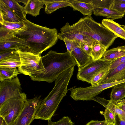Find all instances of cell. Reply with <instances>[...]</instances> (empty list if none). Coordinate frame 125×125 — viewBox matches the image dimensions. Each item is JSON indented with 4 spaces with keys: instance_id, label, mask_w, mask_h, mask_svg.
<instances>
[{
    "instance_id": "obj_1",
    "label": "cell",
    "mask_w": 125,
    "mask_h": 125,
    "mask_svg": "<svg viewBox=\"0 0 125 125\" xmlns=\"http://www.w3.org/2000/svg\"><path fill=\"white\" fill-rule=\"evenodd\" d=\"M23 21V26L12 33L27 42L31 52L41 56L57 42L58 39L56 28L42 26L26 19Z\"/></svg>"
},
{
    "instance_id": "obj_2",
    "label": "cell",
    "mask_w": 125,
    "mask_h": 125,
    "mask_svg": "<svg viewBox=\"0 0 125 125\" xmlns=\"http://www.w3.org/2000/svg\"><path fill=\"white\" fill-rule=\"evenodd\" d=\"M73 71V69L70 68L61 74L56 80L52 90L46 97L41 100L34 119L51 120L61 102L66 95L67 86Z\"/></svg>"
},
{
    "instance_id": "obj_3",
    "label": "cell",
    "mask_w": 125,
    "mask_h": 125,
    "mask_svg": "<svg viewBox=\"0 0 125 125\" xmlns=\"http://www.w3.org/2000/svg\"><path fill=\"white\" fill-rule=\"evenodd\" d=\"M42 59L46 72L44 74L30 77L33 81L52 83L64 71L72 67L77 66L75 60L67 51L59 53L51 50L42 56Z\"/></svg>"
},
{
    "instance_id": "obj_4",
    "label": "cell",
    "mask_w": 125,
    "mask_h": 125,
    "mask_svg": "<svg viewBox=\"0 0 125 125\" xmlns=\"http://www.w3.org/2000/svg\"><path fill=\"white\" fill-rule=\"evenodd\" d=\"M73 25L81 34L99 41L107 50L118 37L91 16L81 18Z\"/></svg>"
},
{
    "instance_id": "obj_5",
    "label": "cell",
    "mask_w": 125,
    "mask_h": 125,
    "mask_svg": "<svg viewBox=\"0 0 125 125\" xmlns=\"http://www.w3.org/2000/svg\"><path fill=\"white\" fill-rule=\"evenodd\" d=\"M17 51L21 61V65L18 68L20 73L30 77L46 72L41 56L29 52Z\"/></svg>"
},
{
    "instance_id": "obj_6",
    "label": "cell",
    "mask_w": 125,
    "mask_h": 125,
    "mask_svg": "<svg viewBox=\"0 0 125 125\" xmlns=\"http://www.w3.org/2000/svg\"><path fill=\"white\" fill-rule=\"evenodd\" d=\"M27 99L24 93L20 96L8 100L0 107V116L4 118L7 125H12L22 111Z\"/></svg>"
},
{
    "instance_id": "obj_7",
    "label": "cell",
    "mask_w": 125,
    "mask_h": 125,
    "mask_svg": "<svg viewBox=\"0 0 125 125\" xmlns=\"http://www.w3.org/2000/svg\"><path fill=\"white\" fill-rule=\"evenodd\" d=\"M111 62L103 58L92 60L78 70L77 78L78 80L90 83L94 76L101 70L110 66Z\"/></svg>"
},
{
    "instance_id": "obj_8",
    "label": "cell",
    "mask_w": 125,
    "mask_h": 125,
    "mask_svg": "<svg viewBox=\"0 0 125 125\" xmlns=\"http://www.w3.org/2000/svg\"><path fill=\"white\" fill-rule=\"evenodd\" d=\"M20 80L17 76L11 80L0 82V107L11 98L23 95Z\"/></svg>"
},
{
    "instance_id": "obj_9",
    "label": "cell",
    "mask_w": 125,
    "mask_h": 125,
    "mask_svg": "<svg viewBox=\"0 0 125 125\" xmlns=\"http://www.w3.org/2000/svg\"><path fill=\"white\" fill-rule=\"evenodd\" d=\"M41 97V96H37L32 99H27L22 111L12 125H30L34 120Z\"/></svg>"
},
{
    "instance_id": "obj_10",
    "label": "cell",
    "mask_w": 125,
    "mask_h": 125,
    "mask_svg": "<svg viewBox=\"0 0 125 125\" xmlns=\"http://www.w3.org/2000/svg\"><path fill=\"white\" fill-rule=\"evenodd\" d=\"M8 50L31 52L27 42L12 33L0 38V52Z\"/></svg>"
},
{
    "instance_id": "obj_11",
    "label": "cell",
    "mask_w": 125,
    "mask_h": 125,
    "mask_svg": "<svg viewBox=\"0 0 125 125\" xmlns=\"http://www.w3.org/2000/svg\"><path fill=\"white\" fill-rule=\"evenodd\" d=\"M61 32L58 33V39L62 40L65 38L74 40L80 44L82 42L92 46L95 40L90 37L81 34L73 25H70L68 22L60 29Z\"/></svg>"
},
{
    "instance_id": "obj_12",
    "label": "cell",
    "mask_w": 125,
    "mask_h": 125,
    "mask_svg": "<svg viewBox=\"0 0 125 125\" xmlns=\"http://www.w3.org/2000/svg\"><path fill=\"white\" fill-rule=\"evenodd\" d=\"M125 79V62L112 70L108 71L103 78L96 85L117 82Z\"/></svg>"
},
{
    "instance_id": "obj_13",
    "label": "cell",
    "mask_w": 125,
    "mask_h": 125,
    "mask_svg": "<svg viewBox=\"0 0 125 125\" xmlns=\"http://www.w3.org/2000/svg\"><path fill=\"white\" fill-rule=\"evenodd\" d=\"M74 10L80 12L84 15L91 16L94 6L91 0H68Z\"/></svg>"
},
{
    "instance_id": "obj_14",
    "label": "cell",
    "mask_w": 125,
    "mask_h": 125,
    "mask_svg": "<svg viewBox=\"0 0 125 125\" xmlns=\"http://www.w3.org/2000/svg\"><path fill=\"white\" fill-rule=\"evenodd\" d=\"M70 53L77 63L78 70L93 60L90 56L84 51L80 46L75 47Z\"/></svg>"
},
{
    "instance_id": "obj_15",
    "label": "cell",
    "mask_w": 125,
    "mask_h": 125,
    "mask_svg": "<svg viewBox=\"0 0 125 125\" xmlns=\"http://www.w3.org/2000/svg\"><path fill=\"white\" fill-rule=\"evenodd\" d=\"M125 83V79L120 81L111 83H99L88 87V94L92 98H94L106 89L113 87L118 84Z\"/></svg>"
},
{
    "instance_id": "obj_16",
    "label": "cell",
    "mask_w": 125,
    "mask_h": 125,
    "mask_svg": "<svg viewBox=\"0 0 125 125\" xmlns=\"http://www.w3.org/2000/svg\"><path fill=\"white\" fill-rule=\"evenodd\" d=\"M45 5V11L50 14L61 8L71 6L68 0H41Z\"/></svg>"
},
{
    "instance_id": "obj_17",
    "label": "cell",
    "mask_w": 125,
    "mask_h": 125,
    "mask_svg": "<svg viewBox=\"0 0 125 125\" xmlns=\"http://www.w3.org/2000/svg\"><path fill=\"white\" fill-rule=\"evenodd\" d=\"M93 13L95 15L103 16L113 20L121 19L125 14L112 8L109 9L95 7H94Z\"/></svg>"
},
{
    "instance_id": "obj_18",
    "label": "cell",
    "mask_w": 125,
    "mask_h": 125,
    "mask_svg": "<svg viewBox=\"0 0 125 125\" xmlns=\"http://www.w3.org/2000/svg\"><path fill=\"white\" fill-rule=\"evenodd\" d=\"M102 24L116 35L118 37L125 40V30L118 23L110 19H104Z\"/></svg>"
},
{
    "instance_id": "obj_19",
    "label": "cell",
    "mask_w": 125,
    "mask_h": 125,
    "mask_svg": "<svg viewBox=\"0 0 125 125\" xmlns=\"http://www.w3.org/2000/svg\"><path fill=\"white\" fill-rule=\"evenodd\" d=\"M44 4L41 0H28L24 7V11L26 14L36 17L39 15L40 10Z\"/></svg>"
},
{
    "instance_id": "obj_20",
    "label": "cell",
    "mask_w": 125,
    "mask_h": 125,
    "mask_svg": "<svg viewBox=\"0 0 125 125\" xmlns=\"http://www.w3.org/2000/svg\"><path fill=\"white\" fill-rule=\"evenodd\" d=\"M0 10L2 12L5 21L13 22H20L23 21L12 12L2 0H0Z\"/></svg>"
},
{
    "instance_id": "obj_21",
    "label": "cell",
    "mask_w": 125,
    "mask_h": 125,
    "mask_svg": "<svg viewBox=\"0 0 125 125\" xmlns=\"http://www.w3.org/2000/svg\"><path fill=\"white\" fill-rule=\"evenodd\" d=\"M21 64L20 56L17 51L12 55L0 61V68H17Z\"/></svg>"
},
{
    "instance_id": "obj_22",
    "label": "cell",
    "mask_w": 125,
    "mask_h": 125,
    "mask_svg": "<svg viewBox=\"0 0 125 125\" xmlns=\"http://www.w3.org/2000/svg\"><path fill=\"white\" fill-rule=\"evenodd\" d=\"M125 56V45L114 48L106 50L103 58L112 62L116 59Z\"/></svg>"
},
{
    "instance_id": "obj_23",
    "label": "cell",
    "mask_w": 125,
    "mask_h": 125,
    "mask_svg": "<svg viewBox=\"0 0 125 125\" xmlns=\"http://www.w3.org/2000/svg\"><path fill=\"white\" fill-rule=\"evenodd\" d=\"M16 15L23 21L26 19V14L24 11V7L21 5L16 0H2Z\"/></svg>"
},
{
    "instance_id": "obj_24",
    "label": "cell",
    "mask_w": 125,
    "mask_h": 125,
    "mask_svg": "<svg viewBox=\"0 0 125 125\" xmlns=\"http://www.w3.org/2000/svg\"><path fill=\"white\" fill-rule=\"evenodd\" d=\"M125 97V83L115 86L112 87L110 94V100L117 103Z\"/></svg>"
},
{
    "instance_id": "obj_25",
    "label": "cell",
    "mask_w": 125,
    "mask_h": 125,
    "mask_svg": "<svg viewBox=\"0 0 125 125\" xmlns=\"http://www.w3.org/2000/svg\"><path fill=\"white\" fill-rule=\"evenodd\" d=\"M107 49L99 41L95 40L92 46L90 55L93 61L102 58Z\"/></svg>"
},
{
    "instance_id": "obj_26",
    "label": "cell",
    "mask_w": 125,
    "mask_h": 125,
    "mask_svg": "<svg viewBox=\"0 0 125 125\" xmlns=\"http://www.w3.org/2000/svg\"><path fill=\"white\" fill-rule=\"evenodd\" d=\"M20 74L17 68H0V82L11 80Z\"/></svg>"
},
{
    "instance_id": "obj_27",
    "label": "cell",
    "mask_w": 125,
    "mask_h": 125,
    "mask_svg": "<svg viewBox=\"0 0 125 125\" xmlns=\"http://www.w3.org/2000/svg\"><path fill=\"white\" fill-rule=\"evenodd\" d=\"M117 103H115L111 100H109L106 108L110 110L116 116H118L119 120L123 121L125 120V112L122 110L117 105Z\"/></svg>"
},
{
    "instance_id": "obj_28",
    "label": "cell",
    "mask_w": 125,
    "mask_h": 125,
    "mask_svg": "<svg viewBox=\"0 0 125 125\" xmlns=\"http://www.w3.org/2000/svg\"><path fill=\"white\" fill-rule=\"evenodd\" d=\"M114 0H91L94 7L111 9Z\"/></svg>"
},
{
    "instance_id": "obj_29",
    "label": "cell",
    "mask_w": 125,
    "mask_h": 125,
    "mask_svg": "<svg viewBox=\"0 0 125 125\" xmlns=\"http://www.w3.org/2000/svg\"><path fill=\"white\" fill-rule=\"evenodd\" d=\"M47 125H74V123L68 116H64L59 121L55 122L51 120L48 121Z\"/></svg>"
},
{
    "instance_id": "obj_30",
    "label": "cell",
    "mask_w": 125,
    "mask_h": 125,
    "mask_svg": "<svg viewBox=\"0 0 125 125\" xmlns=\"http://www.w3.org/2000/svg\"><path fill=\"white\" fill-rule=\"evenodd\" d=\"M110 66L101 70L94 76L91 82L92 85H95L103 78L108 71Z\"/></svg>"
},
{
    "instance_id": "obj_31",
    "label": "cell",
    "mask_w": 125,
    "mask_h": 125,
    "mask_svg": "<svg viewBox=\"0 0 125 125\" xmlns=\"http://www.w3.org/2000/svg\"><path fill=\"white\" fill-rule=\"evenodd\" d=\"M103 115L107 123H115L116 116L109 109L106 108Z\"/></svg>"
},
{
    "instance_id": "obj_32",
    "label": "cell",
    "mask_w": 125,
    "mask_h": 125,
    "mask_svg": "<svg viewBox=\"0 0 125 125\" xmlns=\"http://www.w3.org/2000/svg\"><path fill=\"white\" fill-rule=\"evenodd\" d=\"M65 42L67 51L70 53L76 47L80 46V44L76 41L65 38L62 40Z\"/></svg>"
},
{
    "instance_id": "obj_33",
    "label": "cell",
    "mask_w": 125,
    "mask_h": 125,
    "mask_svg": "<svg viewBox=\"0 0 125 125\" xmlns=\"http://www.w3.org/2000/svg\"><path fill=\"white\" fill-rule=\"evenodd\" d=\"M111 8L125 14V2H115L114 1Z\"/></svg>"
},
{
    "instance_id": "obj_34",
    "label": "cell",
    "mask_w": 125,
    "mask_h": 125,
    "mask_svg": "<svg viewBox=\"0 0 125 125\" xmlns=\"http://www.w3.org/2000/svg\"><path fill=\"white\" fill-rule=\"evenodd\" d=\"M125 62V56L118 58L112 62L108 71L112 70L120 64Z\"/></svg>"
},
{
    "instance_id": "obj_35",
    "label": "cell",
    "mask_w": 125,
    "mask_h": 125,
    "mask_svg": "<svg viewBox=\"0 0 125 125\" xmlns=\"http://www.w3.org/2000/svg\"><path fill=\"white\" fill-rule=\"evenodd\" d=\"M3 25L10 26L18 31L23 26L24 23L23 21L20 22H13L6 21H4Z\"/></svg>"
},
{
    "instance_id": "obj_36",
    "label": "cell",
    "mask_w": 125,
    "mask_h": 125,
    "mask_svg": "<svg viewBox=\"0 0 125 125\" xmlns=\"http://www.w3.org/2000/svg\"><path fill=\"white\" fill-rule=\"evenodd\" d=\"M16 51L14 50H8L0 52V61L12 55Z\"/></svg>"
},
{
    "instance_id": "obj_37",
    "label": "cell",
    "mask_w": 125,
    "mask_h": 125,
    "mask_svg": "<svg viewBox=\"0 0 125 125\" xmlns=\"http://www.w3.org/2000/svg\"><path fill=\"white\" fill-rule=\"evenodd\" d=\"M80 45V47L90 55L92 49V46L82 42L81 43Z\"/></svg>"
},
{
    "instance_id": "obj_38",
    "label": "cell",
    "mask_w": 125,
    "mask_h": 125,
    "mask_svg": "<svg viewBox=\"0 0 125 125\" xmlns=\"http://www.w3.org/2000/svg\"><path fill=\"white\" fill-rule=\"evenodd\" d=\"M92 100L98 102L105 107H106L109 101L108 100H107L104 98L100 97L97 96L94 98Z\"/></svg>"
},
{
    "instance_id": "obj_39",
    "label": "cell",
    "mask_w": 125,
    "mask_h": 125,
    "mask_svg": "<svg viewBox=\"0 0 125 125\" xmlns=\"http://www.w3.org/2000/svg\"><path fill=\"white\" fill-rule=\"evenodd\" d=\"M107 124L105 120L102 121L91 120L86 125H106Z\"/></svg>"
},
{
    "instance_id": "obj_40",
    "label": "cell",
    "mask_w": 125,
    "mask_h": 125,
    "mask_svg": "<svg viewBox=\"0 0 125 125\" xmlns=\"http://www.w3.org/2000/svg\"><path fill=\"white\" fill-rule=\"evenodd\" d=\"M122 100L119 102L117 105L120 108L125 112V102L124 101H122Z\"/></svg>"
},
{
    "instance_id": "obj_41",
    "label": "cell",
    "mask_w": 125,
    "mask_h": 125,
    "mask_svg": "<svg viewBox=\"0 0 125 125\" xmlns=\"http://www.w3.org/2000/svg\"><path fill=\"white\" fill-rule=\"evenodd\" d=\"M115 123L116 125H125V120L123 121L119 120L117 115L116 116Z\"/></svg>"
},
{
    "instance_id": "obj_42",
    "label": "cell",
    "mask_w": 125,
    "mask_h": 125,
    "mask_svg": "<svg viewBox=\"0 0 125 125\" xmlns=\"http://www.w3.org/2000/svg\"><path fill=\"white\" fill-rule=\"evenodd\" d=\"M4 21L2 12L0 10V23L1 25H3Z\"/></svg>"
},
{
    "instance_id": "obj_43",
    "label": "cell",
    "mask_w": 125,
    "mask_h": 125,
    "mask_svg": "<svg viewBox=\"0 0 125 125\" xmlns=\"http://www.w3.org/2000/svg\"><path fill=\"white\" fill-rule=\"evenodd\" d=\"M28 0H16L18 2H22V3H24V5H25L26 4V3H27L28 1Z\"/></svg>"
},
{
    "instance_id": "obj_44",
    "label": "cell",
    "mask_w": 125,
    "mask_h": 125,
    "mask_svg": "<svg viewBox=\"0 0 125 125\" xmlns=\"http://www.w3.org/2000/svg\"><path fill=\"white\" fill-rule=\"evenodd\" d=\"M0 125H7L5 122V120H4L2 123L1 124H0Z\"/></svg>"
},
{
    "instance_id": "obj_45",
    "label": "cell",
    "mask_w": 125,
    "mask_h": 125,
    "mask_svg": "<svg viewBox=\"0 0 125 125\" xmlns=\"http://www.w3.org/2000/svg\"><path fill=\"white\" fill-rule=\"evenodd\" d=\"M106 125H116L115 123H107Z\"/></svg>"
},
{
    "instance_id": "obj_46",
    "label": "cell",
    "mask_w": 125,
    "mask_h": 125,
    "mask_svg": "<svg viewBox=\"0 0 125 125\" xmlns=\"http://www.w3.org/2000/svg\"><path fill=\"white\" fill-rule=\"evenodd\" d=\"M123 26V28L125 30V26Z\"/></svg>"
}]
</instances>
